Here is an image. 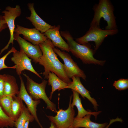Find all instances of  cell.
<instances>
[{
  "label": "cell",
  "mask_w": 128,
  "mask_h": 128,
  "mask_svg": "<svg viewBox=\"0 0 128 128\" xmlns=\"http://www.w3.org/2000/svg\"><path fill=\"white\" fill-rule=\"evenodd\" d=\"M61 36L67 41L70 51L77 58H79L85 64H94L103 66L105 60H99L95 59L93 55L95 52L91 48L88 43L84 45L79 44L75 41L70 33L67 31H61Z\"/></svg>",
  "instance_id": "1"
},
{
  "label": "cell",
  "mask_w": 128,
  "mask_h": 128,
  "mask_svg": "<svg viewBox=\"0 0 128 128\" xmlns=\"http://www.w3.org/2000/svg\"><path fill=\"white\" fill-rule=\"evenodd\" d=\"M94 15L90 24V26L100 27V20L102 18L106 21L107 25L105 30H112L117 29L116 17L114 16V7L109 0H100L98 4L94 6Z\"/></svg>",
  "instance_id": "2"
},
{
  "label": "cell",
  "mask_w": 128,
  "mask_h": 128,
  "mask_svg": "<svg viewBox=\"0 0 128 128\" xmlns=\"http://www.w3.org/2000/svg\"><path fill=\"white\" fill-rule=\"evenodd\" d=\"M23 74L27 79V91L32 98L35 100L42 99L46 104L47 109L56 112L57 111L55 105L50 101L46 92L45 89L48 81L43 80L41 83H38L26 74Z\"/></svg>",
  "instance_id": "3"
},
{
  "label": "cell",
  "mask_w": 128,
  "mask_h": 128,
  "mask_svg": "<svg viewBox=\"0 0 128 128\" xmlns=\"http://www.w3.org/2000/svg\"><path fill=\"white\" fill-rule=\"evenodd\" d=\"M117 29L112 30H103L100 27L91 26L88 30L83 36L76 39L75 41L81 45L88 43L93 41L95 43L94 51L95 52L101 44L105 38L108 36H112L117 34Z\"/></svg>",
  "instance_id": "4"
},
{
  "label": "cell",
  "mask_w": 128,
  "mask_h": 128,
  "mask_svg": "<svg viewBox=\"0 0 128 128\" xmlns=\"http://www.w3.org/2000/svg\"><path fill=\"white\" fill-rule=\"evenodd\" d=\"M39 45L42 51V56L38 63L44 66V71L42 74L44 78L48 79L50 67L58 59L57 55L53 50L54 46L49 39Z\"/></svg>",
  "instance_id": "5"
},
{
  "label": "cell",
  "mask_w": 128,
  "mask_h": 128,
  "mask_svg": "<svg viewBox=\"0 0 128 128\" xmlns=\"http://www.w3.org/2000/svg\"><path fill=\"white\" fill-rule=\"evenodd\" d=\"M72 96V95L70 97L69 107L66 110L60 109L56 112L57 114L55 116L46 115L57 128H69L72 126L75 115L74 110L71 106Z\"/></svg>",
  "instance_id": "6"
},
{
  "label": "cell",
  "mask_w": 128,
  "mask_h": 128,
  "mask_svg": "<svg viewBox=\"0 0 128 128\" xmlns=\"http://www.w3.org/2000/svg\"><path fill=\"white\" fill-rule=\"evenodd\" d=\"M53 50L63 60L64 70L69 78H71L73 76L79 77L86 80V76L83 71L80 69L69 54L55 47Z\"/></svg>",
  "instance_id": "7"
},
{
  "label": "cell",
  "mask_w": 128,
  "mask_h": 128,
  "mask_svg": "<svg viewBox=\"0 0 128 128\" xmlns=\"http://www.w3.org/2000/svg\"><path fill=\"white\" fill-rule=\"evenodd\" d=\"M2 13L3 14V16L9 28L10 33V38L9 42L0 52V55L4 51L8 49L10 44H13L15 39L14 37V31L15 28V20L16 18L21 15L22 12L20 6L16 5L15 7L9 6L6 7L5 10Z\"/></svg>",
  "instance_id": "8"
},
{
  "label": "cell",
  "mask_w": 128,
  "mask_h": 128,
  "mask_svg": "<svg viewBox=\"0 0 128 128\" xmlns=\"http://www.w3.org/2000/svg\"><path fill=\"white\" fill-rule=\"evenodd\" d=\"M11 61L16 66V73L20 76L22 72L25 70H28L35 74L39 78L42 77L34 69L32 65V60L29 58L22 50L18 51L16 50L13 53Z\"/></svg>",
  "instance_id": "9"
},
{
  "label": "cell",
  "mask_w": 128,
  "mask_h": 128,
  "mask_svg": "<svg viewBox=\"0 0 128 128\" xmlns=\"http://www.w3.org/2000/svg\"><path fill=\"white\" fill-rule=\"evenodd\" d=\"M14 37L18 44L20 50L35 63H38L42 56V53L39 45L32 44L15 33L14 34Z\"/></svg>",
  "instance_id": "10"
},
{
  "label": "cell",
  "mask_w": 128,
  "mask_h": 128,
  "mask_svg": "<svg viewBox=\"0 0 128 128\" xmlns=\"http://www.w3.org/2000/svg\"><path fill=\"white\" fill-rule=\"evenodd\" d=\"M14 33L23 35V39L34 45H39L47 38L43 34L35 28H29L17 25Z\"/></svg>",
  "instance_id": "11"
},
{
  "label": "cell",
  "mask_w": 128,
  "mask_h": 128,
  "mask_svg": "<svg viewBox=\"0 0 128 128\" xmlns=\"http://www.w3.org/2000/svg\"><path fill=\"white\" fill-rule=\"evenodd\" d=\"M20 81V87L18 94L17 96L20 97L26 103L27 108L31 114L34 117V119L41 128H43L39 122L37 113V105L40 103V100H33L29 95L26 89L22 78L19 76Z\"/></svg>",
  "instance_id": "12"
},
{
  "label": "cell",
  "mask_w": 128,
  "mask_h": 128,
  "mask_svg": "<svg viewBox=\"0 0 128 128\" xmlns=\"http://www.w3.org/2000/svg\"><path fill=\"white\" fill-rule=\"evenodd\" d=\"M72 81L68 85L65 89L70 88L77 92L80 94L84 98L87 99L93 105L94 109L96 111H97L98 106L99 105L94 98L91 97L90 92L87 90L83 86L81 82L80 78L73 76L72 78Z\"/></svg>",
  "instance_id": "13"
},
{
  "label": "cell",
  "mask_w": 128,
  "mask_h": 128,
  "mask_svg": "<svg viewBox=\"0 0 128 128\" xmlns=\"http://www.w3.org/2000/svg\"><path fill=\"white\" fill-rule=\"evenodd\" d=\"M60 26H55L43 33L48 39L51 41L54 46L60 49L61 50L70 51L69 45L62 38L59 32Z\"/></svg>",
  "instance_id": "14"
},
{
  "label": "cell",
  "mask_w": 128,
  "mask_h": 128,
  "mask_svg": "<svg viewBox=\"0 0 128 128\" xmlns=\"http://www.w3.org/2000/svg\"><path fill=\"white\" fill-rule=\"evenodd\" d=\"M27 6L31 14L30 16L26 17V18L31 22L35 28L41 33H43L55 27L47 23L38 15L34 9L33 3H28Z\"/></svg>",
  "instance_id": "15"
},
{
  "label": "cell",
  "mask_w": 128,
  "mask_h": 128,
  "mask_svg": "<svg viewBox=\"0 0 128 128\" xmlns=\"http://www.w3.org/2000/svg\"><path fill=\"white\" fill-rule=\"evenodd\" d=\"M91 115L88 114L82 118H74L72 127L73 128H104L108 124L107 123H100L91 121L90 119Z\"/></svg>",
  "instance_id": "16"
},
{
  "label": "cell",
  "mask_w": 128,
  "mask_h": 128,
  "mask_svg": "<svg viewBox=\"0 0 128 128\" xmlns=\"http://www.w3.org/2000/svg\"><path fill=\"white\" fill-rule=\"evenodd\" d=\"M19 92L18 86L15 77L11 75L5 74L4 95L13 97L18 95Z\"/></svg>",
  "instance_id": "17"
},
{
  "label": "cell",
  "mask_w": 128,
  "mask_h": 128,
  "mask_svg": "<svg viewBox=\"0 0 128 128\" xmlns=\"http://www.w3.org/2000/svg\"><path fill=\"white\" fill-rule=\"evenodd\" d=\"M73 92V99L71 103V106L72 108L75 106L78 110V114L76 117L77 118H82L88 114H91L93 115L96 119L98 115L101 112V111L95 112H90L86 110L83 107L81 102V100L79 96V94L77 92L72 90Z\"/></svg>",
  "instance_id": "18"
},
{
  "label": "cell",
  "mask_w": 128,
  "mask_h": 128,
  "mask_svg": "<svg viewBox=\"0 0 128 128\" xmlns=\"http://www.w3.org/2000/svg\"><path fill=\"white\" fill-rule=\"evenodd\" d=\"M48 85H51L52 91L50 96V99H51L53 93L56 90L59 91L65 89L68 85V84L60 79L55 73L50 72L48 73Z\"/></svg>",
  "instance_id": "19"
},
{
  "label": "cell",
  "mask_w": 128,
  "mask_h": 128,
  "mask_svg": "<svg viewBox=\"0 0 128 128\" xmlns=\"http://www.w3.org/2000/svg\"><path fill=\"white\" fill-rule=\"evenodd\" d=\"M50 71L55 73L60 79L68 85L72 82L65 72L64 64L59 59L53 64L50 67Z\"/></svg>",
  "instance_id": "20"
},
{
  "label": "cell",
  "mask_w": 128,
  "mask_h": 128,
  "mask_svg": "<svg viewBox=\"0 0 128 128\" xmlns=\"http://www.w3.org/2000/svg\"><path fill=\"white\" fill-rule=\"evenodd\" d=\"M24 106L23 101L20 97L17 96L13 97L11 105L12 118L15 122L21 115Z\"/></svg>",
  "instance_id": "21"
},
{
  "label": "cell",
  "mask_w": 128,
  "mask_h": 128,
  "mask_svg": "<svg viewBox=\"0 0 128 128\" xmlns=\"http://www.w3.org/2000/svg\"><path fill=\"white\" fill-rule=\"evenodd\" d=\"M34 120V117L24 105L21 115L15 121L14 126L16 128H20L24 125V123L26 121L29 120L30 122H32Z\"/></svg>",
  "instance_id": "22"
},
{
  "label": "cell",
  "mask_w": 128,
  "mask_h": 128,
  "mask_svg": "<svg viewBox=\"0 0 128 128\" xmlns=\"http://www.w3.org/2000/svg\"><path fill=\"white\" fill-rule=\"evenodd\" d=\"M13 97L3 95L0 97V105L5 113L12 118L11 105Z\"/></svg>",
  "instance_id": "23"
},
{
  "label": "cell",
  "mask_w": 128,
  "mask_h": 128,
  "mask_svg": "<svg viewBox=\"0 0 128 128\" xmlns=\"http://www.w3.org/2000/svg\"><path fill=\"white\" fill-rule=\"evenodd\" d=\"M15 122L5 113L0 105V127L13 128L14 126Z\"/></svg>",
  "instance_id": "24"
},
{
  "label": "cell",
  "mask_w": 128,
  "mask_h": 128,
  "mask_svg": "<svg viewBox=\"0 0 128 128\" xmlns=\"http://www.w3.org/2000/svg\"><path fill=\"white\" fill-rule=\"evenodd\" d=\"M113 85L119 91L126 90L128 88V79L121 78L117 81H115Z\"/></svg>",
  "instance_id": "25"
},
{
  "label": "cell",
  "mask_w": 128,
  "mask_h": 128,
  "mask_svg": "<svg viewBox=\"0 0 128 128\" xmlns=\"http://www.w3.org/2000/svg\"><path fill=\"white\" fill-rule=\"evenodd\" d=\"M16 49L14 47H13L5 55L0 58V71L2 69L6 68H10L15 69V65L11 67H9L6 65L5 63V60L8 56L11 53L14 51Z\"/></svg>",
  "instance_id": "26"
},
{
  "label": "cell",
  "mask_w": 128,
  "mask_h": 128,
  "mask_svg": "<svg viewBox=\"0 0 128 128\" xmlns=\"http://www.w3.org/2000/svg\"><path fill=\"white\" fill-rule=\"evenodd\" d=\"M5 74H0V97L3 95L4 84Z\"/></svg>",
  "instance_id": "27"
},
{
  "label": "cell",
  "mask_w": 128,
  "mask_h": 128,
  "mask_svg": "<svg viewBox=\"0 0 128 128\" xmlns=\"http://www.w3.org/2000/svg\"><path fill=\"white\" fill-rule=\"evenodd\" d=\"M8 28L3 16L0 15V33L4 30Z\"/></svg>",
  "instance_id": "28"
},
{
  "label": "cell",
  "mask_w": 128,
  "mask_h": 128,
  "mask_svg": "<svg viewBox=\"0 0 128 128\" xmlns=\"http://www.w3.org/2000/svg\"><path fill=\"white\" fill-rule=\"evenodd\" d=\"M123 121L121 118H119L117 117L115 119H110V121L109 124L104 128H108L110 125L113 123L115 122H122Z\"/></svg>",
  "instance_id": "29"
},
{
  "label": "cell",
  "mask_w": 128,
  "mask_h": 128,
  "mask_svg": "<svg viewBox=\"0 0 128 128\" xmlns=\"http://www.w3.org/2000/svg\"><path fill=\"white\" fill-rule=\"evenodd\" d=\"M30 122L29 120L25 122L23 125V128H28V125Z\"/></svg>",
  "instance_id": "30"
},
{
  "label": "cell",
  "mask_w": 128,
  "mask_h": 128,
  "mask_svg": "<svg viewBox=\"0 0 128 128\" xmlns=\"http://www.w3.org/2000/svg\"><path fill=\"white\" fill-rule=\"evenodd\" d=\"M49 128H57L55 125L52 122H51L50 126Z\"/></svg>",
  "instance_id": "31"
},
{
  "label": "cell",
  "mask_w": 128,
  "mask_h": 128,
  "mask_svg": "<svg viewBox=\"0 0 128 128\" xmlns=\"http://www.w3.org/2000/svg\"><path fill=\"white\" fill-rule=\"evenodd\" d=\"M20 128H23V125Z\"/></svg>",
  "instance_id": "32"
},
{
  "label": "cell",
  "mask_w": 128,
  "mask_h": 128,
  "mask_svg": "<svg viewBox=\"0 0 128 128\" xmlns=\"http://www.w3.org/2000/svg\"><path fill=\"white\" fill-rule=\"evenodd\" d=\"M69 128H73L72 126L70 127Z\"/></svg>",
  "instance_id": "33"
}]
</instances>
